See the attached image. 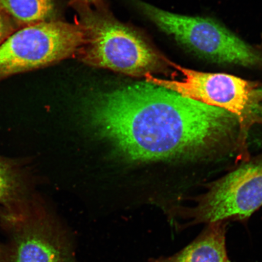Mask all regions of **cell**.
<instances>
[{"mask_svg": "<svg viewBox=\"0 0 262 262\" xmlns=\"http://www.w3.org/2000/svg\"><path fill=\"white\" fill-rule=\"evenodd\" d=\"M84 41L81 25L50 20L18 29L0 45V80L70 57Z\"/></svg>", "mask_w": 262, "mask_h": 262, "instance_id": "obj_4", "label": "cell"}, {"mask_svg": "<svg viewBox=\"0 0 262 262\" xmlns=\"http://www.w3.org/2000/svg\"><path fill=\"white\" fill-rule=\"evenodd\" d=\"M181 73L182 79H160L147 75V81L207 105L234 114L241 126L253 123L262 102V90L252 82L234 75L209 73L173 64Z\"/></svg>", "mask_w": 262, "mask_h": 262, "instance_id": "obj_5", "label": "cell"}, {"mask_svg": "<svg viewBox=\"0 0 262 262\" xmlns=\"http://www.w3.org/2000/svg\"><path fill=\"white\" fill-rule=\"evenodd\" d=\"M24 160L0 156V220H16L35 203Z\"/></svg>", "mask_w": 262, "mask_h": 262, "instance_id": "obj_8", "label": "cell"}, {"mask_svg": "<svg viewBox=\"0 0 262 262\" xmlns=\"http://www.w3.org/2000/svg\"><path fill=\"white\" fill-rule=\"evenodd\" d=\"M0 11L20 29L52 20L55 5L54 0H0Z\"/></svg>", "mask_w": 262, "mask_h": 262, "instance_id": "obj_10", "label": "cell"}, {"mask_svg": "<svg viewBox=\"0 0 262 262\" xmlns=\"http://www.w3.org/2000/svg\"><path fill=\"white\" fill-rule=\"evenodd\" d=\"M176 262H230L226 250L224 223L209 224L204 232L181 252Z\"/></svg>", "mask_w": 262, "mask_h": 262, "instance_id": "obj_9", "label": "cell"}, {"mask_svg": "<svg viewBox=\"0 0 262 262\" xmlns=\"http://www.w3.org/2000/svg\"><path fill=\"white\" fill-rule=\"evenodd\" d=\"M35 204L7 226L14 229L11 262H67L58 245L35 214Z\"/></svg>", "mask_w": 262, "mask_h": 262, "instance_id": "obj_7", "label": "cell"}, {"mask_svg": "<svg viewBox=\"0 0 262 262\" xmlns=\"http://www.w3.org/2000/svg\"><path fill=\"white\" fill-rule=\"evenodd\" d=\"M137 5L162 31L199 56L244 67L262 63V57L254 49L211 19L173 14L140 2Z\"/></svg>", "mask_w": 262, "mask_h": 262, "instance_id": "obj_3", "label": "cell"}, {"mask_svg": "<svg viewBox=\"0 0 262 262\" xmlns=\"http://www.w3.org/2000/svg\"><path fill=\"white\" fill-rule=\"evenodd\" d=\"M84 41L81 58L93 67L110 69L133 76L156 70L160 57L137 34L105 15L92 12L82 15Z\"/></svg>", "mask_w": 262, "mask_h": 262, "instance_id": "obj_2", "label": "cell"}, {"mask_svg": "<svg viewBox=\"0 0 262 262\" xmlns=\"http://www.w3.org/2000/svg\"><path fill=\"white\" fill-rule=\"evenodd\" d=\"M18 29L7 15L0 11V45Z\"/></svg>", "mask_w": 262, "mask_h": 262, "instance_id": "obj_11", "label": "cell"}, {"mask_svg": "<svg viewBox=\"0 0 262 262\" xmlns=\"http://www.w3.org/2000/svg\"><path fill=\"white\" fill-rule=\"evenodd\" d=\"M262 206V157L214 183L192 214L195 223L248 218Z\"/></svg>", "mask_w": 262, "mask_h": 262, "instance_id": "obj_6", "label": "cell"}, {"mask_svg": "<svg viewBox=\"0 0 262 262\" xmlns=\"http://www.w3.org/2000/svg\"><path fill=\"white\" fill-rule=\"evenodd\" d=\"M83 4H93V3H96L99 1V0H77Z\"/></svg>", "mask_w": 262, "mask_h": 262, "instance_id": "obj_12", "label": "cell"}, {"mask_svg": "<svg viewBox=\"0 0 262 262\" xmlns=\"http://www.w3.org/2000/svg\"><path fill=\"white\" fill-rule=\"evenodd\" d=\"M4 254H3V252L0 248V262H3V260H4Z\"/></svg>", "mask_w": 262, "mask_h": 262, "instance_id": "obj_13", "label": "cell"}, {"mask_svg": "<svg viewBox=\"0 0 262 262\" xmlns=\"http://www.w3.org/2000/svg\"><path fill=\"white\" fill-rule=\"evenodd\" d=\"M84 113L101 138L134 161L192 160L232 141L234 114L147 81L88 98Z\"/></svg>", "mask_w": 262, "mask_h": 262, "instance_id": "obj_1", "label": "cell"}]
</instances>
